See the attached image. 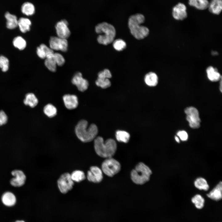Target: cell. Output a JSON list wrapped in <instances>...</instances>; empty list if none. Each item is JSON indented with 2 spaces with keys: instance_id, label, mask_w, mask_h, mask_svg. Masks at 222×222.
<instances>
[{
  "instance_id": "obj_1",
  "label": "cell",
  "mask_w": 222,
  "mask_h": 222,
  "mask_svg": "<svg viewBox=\"0 0 222 222\" xmlns=\"http://www.w3.org/2000/svg\"><path fill=\"white\" fill-rule=\"evenodd\" d=\"M88 121L81 120L77 123L75 128V134L81 141L87 142H91L96 138L98 130L97 125L94 124L89 126Z\"/></svg>"
},
{
  "instance_id": "obj_2",
  "label": "cell",
  "mask_w": 222,
  "mask_h": 222,
  "mask_svg": "<svg viewBox=\"0 0 222 222\" xmlns=\"http://www.w3.org/2000/svg\"><path fill=\"white\" fill-rule=\"evenodd\" d=\"M145 20L144 16L138 13L131 15L129 18L128 26L130 32L138 39H143L149 34L148 28L141 25Z\"/></svg>"
},
{
  "instance_id": "obj_3",
  "label": "cell",
  "mask_w": 222,
  "mask_h": 222,
  "mask_svg": "<svg viewBox=\"0 0 222 222\" xmlns=\"http://www.w3.org/2000/svg\"><path fill=\"white\" fill-rule=\"evenodd\" d=\"M94 147L97 154L104 158L112 157L117 149V144L114 140L109 139L104 142L103 138L97 137L94 139Z\"/></svg>"
},
{
  "instance_id": "obj_4",
  "label": "cell",
  "mask_w": 222,
  "mask_h": 222,
  "mask_svg": "<svg viewBox=\"0 0 222 222\" xmlns=\"http://www.w3.org/2000/svg\"><path fill=\"white\" fill-rule=\"evenodd\" d=\"M96 32L99 35L97 38L98 42L101 44L107 45L113 42L116 35V31L111 24L104 22L99 23L95 27Z\"/></svg>"
},
{
  "instance_id": "obj_5",
  "label": "cell",
  "mask_w": 222,
  "mask_h": 222,
  "mask_svg": "<svg viewBox=\"0 0 222 222\" xmlns=\"http://www.w3.org/2000/svg\"><path fill=\"white\" fill-rule=\"evenodd\" d=\"M152 173L151 170L147 166L142 162H140L132 171L131 179L135 183L143 184L149 180Z\"/></svg>"
},
{
  "instance_id": "obj_6",
  "label": "cell",
  "mask_w": 222,
  "mask_h": 222,
  "mask_svg": "<svg viewBox=\"0 0 222 222\" xmlns=\"http://www.w3.org/2000/svg\"><path fill=\"white\" fill-rule=\"evenodd\" d=\"M102 171L106 175L112 177L120 170L121 165L117 160L111 158H107L102 164Z\"/></svg>"
},
{
  "instance_id": "obj_7",
  "label": "cell",
  "mask_w": 222,
  "mask_h": 222,
  "mask_svg": "<svg viewBox=\"0 0 222 222\" xmlns=\"http://www.w3.org/2000/svg\"><path fill=\"white\" fill-rule=\"evenodd\" d=\"M184 112L190 126L193 129L199 128L200 126L201 120L197 109L194 107H189L187 108Z\"/></svg>"
},
{
  "instance_id": "obj_8",
  "label": "cell",
  "mask_w": 222,
  "mask_h": 222,
  "mask_svg": "<svg viewBox=\"0 0 222 222\" xmlns=\"http://www.w3.org/2000/svg\"><path fill=\"white\" fill-rule=\"evenodd\" d=\"M57 185L60 192L66 194L72 190L74 185L71 175L68 173L62 174L57 180Z\"/></svg>"
},
{
  "instance_id": "obj_9",
  "label": "cell",
  "mask_w": 222,
  "mask_h": 222,
  "mask_svg": "<svg viewBox=\"0 0 222 222\" xmlns=\"http://www.w3.org/2000/svg\"><path fill=\"white\" fill-rule=\"evenodd\" d=\"M49 47L53 50L60 51L64 52L68 50V41L67 39L58 36H51L49 41Z\"/></svg>"
},
{
  "instance_id": "obj_10",
  "label": "cell",
  "mask_w": 222,
  "mask_h": 222,
  "mask_svg": "<svg viewBox=\"0 0 222 222\" xmlns=\"http://www.w3.org/2000/svg\"><path fill=\"white\" fill-rule=\"evenodd\" d=\"M68 25V22L65 19H62L57 22L55 27L57 36L67 39L71 35Z\"/></svg>"
},
{
  "instance_id": "obj_11",
  "label": "cell",
  "mask_w": 222,
  "mask_h": 222,
  "mask_svg": "<svg viewBox=\"0 0 222 222\" xmlns=\"http://www.w3.org/2000/svg\"><path fill=\"white\" fill-rule=\"evenodd\" d=\"M72 83L76 86L79 91L82 92L86 90L89 85L88 81L83 77L82 73L79 72L74 74L72 79Z\"/></svg>"
},
{
  "instance_id": "obj_12",
  "label": "cell",
  "mask_w": 222,
  "mask_h": 222,
  "mask_svg": "<svg viewBox=\"0 0 222 222\" xmlns=\"http://www.w3.org/2000/svg\"><path fill=\"white\" fill-rule=\"evenodd\" d=\"M87 177L90 182L99 183L103 178L102 171L97 166H92L87 172Z\"/></svg>"
},
{
  "instance_id": "obj_13",
  "label": "cell",
  "mask_w": 222,
  "mask_h": 222,
  "mask_svg": "<svg viewBox=\"0 0 222 222\" xmlns=\"http://www.w3.org/2000/svg\"><path fill=\"white\" fill-rule=\"evenodd\" d=\"M11 174L14 176L10 180L11 185L14 187H20L25 184L26 177L22 171L14 170L11 172Z\"/></svg>"
},
{
  "instance_id": "obj_14",
  "label": "cell",
  "mask_w": 222,
  "mask_h": 222,
  "mask_svg": "<svg viewBox=\"0 0 222 222\" xmlns=\"http://www.w3.org/2000/svg\"><path fill=\"white\" fill-rule=\"evenodd\" d=\"M187 7L182 3H179L173 8L172 15L174 19L177 20H183L187 17Z\"/></svg>"
},
{
  "instance_id": "obj_15",
  "label": "cell",
  "mask_w": 222,
  "mask_h": 222,
  "mask_svg": "<svg viewBox=\"0 0 222 222\" xmlns=\"http://www.w3.org/2000/svg\"><path fill=\"white\" fill-rule=\"evenodd\" d=\"M63 99L65 106L68 109H74L78 106V99L75 95L65 94L63 96Z\"/></svg>"
},
{
  "instance_id": "obj_16",
  "label": "cell",
  "mask_w": 222,
  "mask_h": 222,
  "mask_svg": "<svg viewBox=\"0 0 222 222\" xmlns=\"http://www.w3.org/2000/svg\"><path fill=\"white\" fill-rule=\"evenodd\" d=\"M207 196L210 199L218 201L222 198V183L220 182L208 194Z\"/></svg>"
},
{
  "instance_id": "obj_17",
  "label": "cell",
  "mask_w": 222,
  "mask_h": 222,
  "mask_svg": "<svg viewBox=\"0 0 222 222\" xmlns=\"http://www.w3.org/2000/svg\"><path fill=\"white\" fill-rule=\"evenodd\" d=\"M209 10L212 13L219 14L222 9V0H211L208 7Z\"/></svg>"
},
{
  "instance_id": "obj_18",
  "label": "cell",
  "mask_w": 222,
  "mask_h": 222,
  "mask_svg": "<svg viewBox=\"0 0 222 222\" xmlns=\"http://www.w3.org/2000/svg\"><path fill=\"white\" fill-rule=\"evenodd\" d=\"M208 78L212 82H216L221 79V76L217 69L212 66L208 67L206 70Z\"/></svg>"
},
{
  "instance_id": "obj_19",
  "label": "cell",
  "mask_w": 222,
  "mask_h": 222,
  "mask_svg": "<svg viewBox=\"0 0 222 222\" xmlns=\"http://www.w3.org/2000/svg\"><path fill=\"white\" fill-rule=\"evenodd\" d=\"M5 16L7 21L6 26L7 28L12 29L17 27L18 26V20L15 15L7 12L5 14Z\"/></svg>"
},
{
  "instance_id": "obj_20",
  "label": "cell",
  "mask_w": 222,
  "mask_h": 222,
  "mask_svg": "<svg viewBox=\"0 0 222 222\" xmlns=\"http://www.w3.org/2000/svg\"><path fill=\"white\" fill-rule=\"evenodd\" d=\"M2 200L3 204L8 206H11L15 203L16 199L14 195L10 192H6L3 195Z\"/></svg>"
},
{
  "instance_id": "obj_21",
  "label": "cell",
  "mask_w": 222,
  "mask_h": 222,
  "mask_svg": "<svg viewBox=\"0 0 222 222\" xmlns=\"http://www.w3.org/2000/svg\"><path fill=\"white\" fill-rule=\"evenodd\" d=\"M209 2L208 0H189V4L199 10H204L208 8Z\"/></svg>"
},
{
  "instance_id": "obj_22",
  "label": "cell",
  "mask_w": 222,
  "mask_h": 222,
  "mask_svg": "<svg viewBox=\"0 0 222 222\" xmlns=\"http://www.w3.org/2000/svg\"><path fill=\"white\" fill-rule=\"evenodd\" d=\"M23 103L26 105H28L31 108H34L38 104V100L34 93H29L25 95Z\"/></svg>"
},
{
  "instance_id": "obj_23",
  "label": "cell",
  "mask_w": 222,
  "mask_h": 222,
  "mask_svg": "<svg viewBox=\"0 0 222 222\" xmlns=\"http://www.w3.org/2000/svg\"><path fill=\"white\" fill-rule=\"evenodd\" d=\"M145 83L150 86H156L158 82V78L156 74L152 72L147 73L144 78Z\"/></svg>"
},
{
  "instance_id": "obj_24",
  "label": "cell",
  "mask_w": 222,
  "mask_h": 222,
  "mask_svg": "<svg viewBox=\"0 0 222 222\" xmlns=\"http://www.w3.org/2000/svg\"><path fill=\"white\" fill-rule=\"evenodd\" d=\"M31 25V21L27 18L22 17L18 20V26L22 32L25 33L29 31Z\"/></svg>"
},
{
  "instance_id": "obj_25",
  "label": "cell",
  "mask_w": 222,
  "mask_h": 222,
  "mask_svg": "<svg viewBox=\"0 0 222 222\" xmlns=\"http://www.w3.org/2000/svg\"><path fill=\"white\" fill-rule=\"evenodd\" d=\"M21 10L24 14L27 15H31L35 12V7L34 5L30 2L24 3L21 6Z\"/></svg>"
},
{
  "instance_id": "obj_26",
  "label": "cell",
  "mask_w": 222,
  "mask_h": 222,
  "mask_svg": "<svg viewBox=\"0 0 222 222\" xmlns=\"http://www.w3.org/2000/svg\"><path fill=\"white\" fill-rule=\"evenodd\" d=\"M194 185L199 190L205 191L208 190L209 188L207 181L202 177L198 178L195 180L194 182Z\"/></svg>"
},
{
  "instance_id": "obj_27",
  "label": "cell",
  "mask_w": 222,
  "mask_h": 222,
  "mask_svg": "<svg viewBox=\"0 0 222 222\" xmlns=\"http://www.w3.org/2000/svg\"><path fill=\"white\" fill-rule=\"evenodd\" d=\"M43 112L48 117L51 118L57 114V110L56 107L51 104H48L44 107Z\"/></svg>"
},
{
  "instance_id": "obj_28",
  "label": "cell",
  "mask_w": 222,
  "mask_h": 222,
  "mask_svg": "<svg viewBox=\"0 0 222 222\" xmlns=\"http://www.w3.org/2000/svg\"><path fill=\"white\" fill-rule=\"evenodd\" d=\"M130 136L127 132L122 130H118L116 133L117 140L120 142L127 143L130 138Z\"/></svg>"
},
{
  "instance_id": "obj_29",
  "label": "cell",
  "mask_w": 222,
  "mask_h": 222,
  "mask_svg": "<svg viewBox=\"0 0 222 222\" xmlns=\"http://www.w3.org/2000/svg\"><path fill=\"white\" fill-rule=\"evenodd\" d=\"M71 175V176L72 180L77 183L80 182L86 178V176L84 172L82 171L76 170L74 171Z\"/></svg>"
},
{
  "instance_id": "obj_30",
  "label": "cell",
  "mask_w": 222,
  "mask_h": 222,
  "mask_svg": "<svg viewBox=\"0 0 222 222\" xmlns=\"http://www.w3.org/2000/svg\"><path fill=\"white\" fill-rule=\"evenodd\" d=\"M191 200L197 208L201 209L203 208L205 200L204 198L200 195H196L192 198Z\"/></svg>"
},
{
  "instance_id": "obj_31",
  "label": "cell",
  "mask_w": 222,
  "mask_h": 222,
  "mask_svg": "<svg viewBox=\"0 0 222 222\" xmlns=\"http://www.w3.org/2000/svg\"><path fill=\"white\" fill-rule=\"evenodd\" d=\"M13 43L14 46L20 50L24 49L26 45L25 40L21 36L15 38L13 40Z\"/></svg>"
},
{
  "instance_id": "obj_32",
  "label": "cell",
  "mask_w": 222,
  "mask_h": 222,
  "mask_svg": "<svg viewBox=\"0 0 222 222\" xmlns=\"http://www.w3.org/2000/svg\"><path fill=\"white\" fill-rule=\"evenodd\" d=\"M44 64L47 68L50 71L54 72L56 71L57 65L53 57L51 58H46L44 61Z\"/></svg>"
},
{
  "instance_id": "obj_33",
  "label": "cell",
  "mask_w": 222,
  "mask_h": 222,
  "mask_svg": "<svg viewBox=\"0 0 222 222\" xmlns=\"http://www.w3.org/2000/svg\"><path fill=\"white\" fill-rule=\"evenodd\" d=\"M97 86L102 88H106L110 87L111 83L109 79L97 78L95 82Z\"/></svg>"
},
{
  "instance_id": "obj_34",
  "label": "cell",
  "mask_w": 222,
  "mask_h": 222,
  "mask_svg": "<svg viewBox=\"0 0 222 222\" xmlns=\"http://www.w3.org/2000/svg\"><path fill=\"white\" fill-rule=\"evenodd\" d=\"M113 46L114 48L117 51H121L126 47V43L123 40L118 39L113 41Z\"/></svg>"
},
{
  "instance_id": "obj_35",
  "label": "cell",
  "mask_w": 222,
  "mask_h": 222,
  "mask_svg": "<svg viewBox=\"0 0 222 222\" xmlns=\"http://www.w3.org/2000/svg\"><path fill=\"white\" fill-rule=\"evenodd\" d=\"M9 61L8 59L3 56H0V68L3 72L7 71L9 68Z\"/></svg>"
},
{
  "instance_id": "obj_36",
  "label": "cell",
  "mask_w": 222,
  "mask_h": 222,
  "mask_svg": "<svg viewBox=\"0 0 222 222\" xmlns=\"http://www.w3.org/2000/svg\"><path fill=\"white\" fill-rule=\"evenodd\" d=\"M53 58L57 65L60 66H63L65 62V60L63 56L59 53H54Z\"/></svg>"
},
{
  "instance_id": "obj_37",
  "label": "cell",
  "mask_w": 222,
  "mask_h": 222,
  "mask_svg": "<svg viewBox=\"0 0 222 222\" xmlns=\"http://www.w3.org/2000/svg\"><path fill=\"white\" fill-rule=\"evenodd\" d=\"M111 74L109 70L105 69L98 73L97 78L109 79L111 78Z\"/></svg>"
},
{
  "instance_id": "obj_38",
  "label": "cell",
  "mask_w": 222,
  "mask_h": 222,
  "mask_svg": "<svg viewBox=\"0 0 222 222\" xmlns=\"http://www.w3.org/2000/svg\"><path fill=\"white\" fill-rule=\"evenodd\" d=\"M8 117L3 110L0 111V126L6 124L7 122Z\"/></svg>"
},
{
  "instance_id": "obj_39",
  "label": "cell",
  "mask_w": 222,
  "mask_h": 222,
  "mask_svg": "<svg viewBox=\"0 0 222 222\" xmlns=\"http://www.w3.org/2000/svg\"><path fill=\"white\" fill-rule=\"evenodd\" d=\"M36 52L37 55L39 58L42 59H46V53L41 45L37 47Z\"/></svg>"
},
{
  "instance_id": "obj_40",
  "label": "cell",
  "mask_w": 222,
  "mask_h": 222,
  "mask_svg": "<svg viewBox=\"0 0 222 222\" xmlns=\"http://www.w3.org/2000/svg\"><path fill=\"white\" fill-rule=\"evenodd\" d=\"M177 134L182 141H186L188 139V134L185 131L182 130L179 131L178 132Z\"/></svg>"
},
{
  "instance_id": "obj_41",
  "label": "cell",
  "mask_w": 222,
  "mask_h": 222,
  "mask_svg": "<svg viewBox=\"0 0 222 222\" xmlns=\"http://www.w3.org/2000/svg\"><path fill=\"white\" fill-rule=\"evenodd\" d=\"M175 139L177 142L179 143L180 142L179 140L178 137L175 136Z\"/></svg>"
},
{
  "instance_id": "obj_42",
  "label": "cell",
  "mask_w": 222,
  "mask_h": 222,
  "mask_svg": "<svg viewBox=\"0 0 222 222\" xmlns=\"http://www.w3.org/2000/svg\"><path fill=\"white\" fill-rule=\"evenodd\" d=\"M16 222H25L23 221H17Z\"/></svg>"
}]
</instances>
